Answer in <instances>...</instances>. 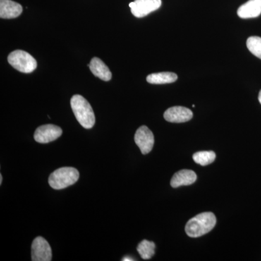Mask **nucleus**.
Returning a JSON list of instances; mask_svg holds the SVG:
<instances>
[{
    "mask_svg": "<svg viewBox=\"0 0 261 261\" xmlns=\"http://www.w3.org/2000/svg\"><path fill=\"white\" fill-rule=\"evenodd\" d=\"M8 61L13 68L21 73H32L37 67L35 58L27 51L20 49L12 51L8 56Z\"/></svg>",
    "mask_w": 261,
    "mask_h": 261,
    "instance_id": "4",
    "label": "nucleus"
},
{
    "mask_svg": "<svg viewBox=\"0 0 261 261\" xmlns=\"http://www.w3.org/2000/svg\"><path fill=\"white\" fill-rule=\"evenodd\" d=\"M70 106L79 123L87 129H90L95 123V116L88 101L80 94H75L70 99Z\"/></svg>",
    "mask_w": 261,
    "mask_h": 261,
    "instance_id": "1",
    "label": "nucleus"
},
{
    "mask_svg": "<svg viewBox=\"0 0 261 261\" xmlns=\"http://www.w3.org/2000/svg\"><path fill=\"white\" fill-rule=\"evenodd\" d=\"M123 261H132L134 260L133 259L130 258L129 257H123V259H122Z\"/></svg>",
    "mask_w": 261,
    "mask_h": 261,
    "instance_id": "18",
    "label": "nucleus"
},
{
    "mask_svg": "<svg viewBox=\"0 0 261 261\" xmlns=\"http://www.w3.org/2000/svg\"><path fill=\"white\" fill-rule=\"evenodd\" d=\"M88 65L92 73L100 80L105 81V82H108L112 78V73H111V70L99 58H92L90 64Z\"/></svg>",
    "mask_w": 261,
    "mask_h": 261,
    "instance_id": "13",
    "label": "nucleus"
},
{
    "mask_svg": "<svg viewBox=\"0 0 261 261\" xmlns=\"http://www.w3.org/2000/svg\"><path fill=\"white\" fill-rule=\"evenodd\" d=\"M21 5L12 0H0V18L11 19L18 18L21 15Z\"/></svg>",
    "mask_w": 261,
    "mask_h": 261,
    "instance_id": "10",
    "label": "nucleus"
},
{
    "mask_svg": "<svg viewBox=\"0 0 261 261\" xmlns=\"http://www.w3.org/2000/svg\"><path fill=\"white\" fill-rule=\"evenodd\" d=\"M216 224V216L211 212H204L190 219L185 226V231L190 238H199L210 232Z\"/></svg>",
    "mask_w": 261,
    "mask_h": 261,
    "instance_id": "2",
    "label": "nucleus"
},
{
    "mask_svg": "<svg viewBox=\"0 0 261 261\" xmlns=\"http://www.w3.org/2000/svg\"><path fill=\"white\" fill-rule=\"evenodd\" d=\"M2 183H3V176L0 175V185H2Z\"/></svg>",
    "mask_w": 261,
    "mask_h": 261,
    "instance_id": "20",
    "label": "nucleus"
},
{
    "mask_svg": "<svg viewBox=\"0 0 261 261\" xmlns=\"http://www.w3.org/2000/svg\"><path fill=\"white\" fill-rule=\"evenodd\" d=\"M247 47L252 55L261 60V37H249L247 40Z\"/></svg>",
    "mask_w": 261,
    "mask_h": 261,
    "instance_id": "17",
    "label": "nucleus"
},
{
    "mask_svg": "<svg viewBox=\"0 0 261 261\" xmlns=\"http://www.w3.org/2000/svg\"><path fill=\"white\" fill-rule=\"evenodd\" d=\"M197 180V175L192 170H181L173 175L171 181V186L177 188L181 186L192 185Z\"/></svg>",
    "mask_w": 261,
    "mask_h": 261,
    "instance_id": "12",
    "label": "nucleus"
},
{
    "mask_svg": "<svg viewBox=\"0 0 261 261\" xmlns=\"http://www.w3.org/2000/svg\"><path fill=\"white\" fill-rule=\"evenodd\" d=\"M135 143L140 147L142 154H148L153 148L154 138L153 134L148 127L142 126L137 129L135 136Z\"/></svg>",
    "mask_w": 261,
    "mask_h": 261,
    "instance_id": "7",
    "label": "nucleus"
},
{
    "mask_svg": "<svg viewBox=\"0 0 261 261\" xmlns=\"http://www.w3.org/2000/svg\"><path fill=\"white\" fill-rule=\"evenodd\" d=\"M154 250H155V245L153 242L146 240H142L137 247V251L144 260L152 258L154 255Z\"/></svg>",
    "mask_w": 261,
    "mask_h": 261,
    "instance_id": "15",
    "label": "nucleus"
},
{
    "mask_svg": "<svg viewBox=\"0 0 261 261\" xmlns=\"http://www.w3.org/2000/svg\"><path fill=\"white\" fill-rule=\"evenodd\" d=\"M216 159V153L213 151H200L193 154L194 161L200 166H205L212 163Z\"/></svg>",
    "mask_w": 261,
    "mask_h": 261,
    "instance_id": "16",
    "label": "nucleus"
},
{
    "mask_svg": "<svg viewBox=\"0 0 261 261\" xmlns=\"http://www.w3.org/2000/svg\"><path fill=\"white\" fill-rule=\"evenodd\" d=\"M161 0H135L129 4L132 14L137 18H143L161 8Z\"/></svg>",
    "mask_w": 261,
    "mask_h": 261,
    "instance_id": "5",
    "label": "nucleus"
},
{
    "mask_svg": "<svg viewBox=\"0 0 261 261\" xmlns=\"http://www.w3.org/2000/svg\"><path fill=\"white\" fill-rule=\"evenodd\" d=\"M258 100H259V102H260V103L261 104V90L260 91V92H259Z\"/></svg>",
    "mask_w": 261,
    "mask_h": 261,
    "instance_id": "19",
    "label": "nucleus"
},
{
    "mask_svg": "<svg viewBox=\"0 0 261 261\" xmlns=\"http://www.w3.org/2000/svg\"><path fill=\"white\" fill-rule=\"evenodd\" d=\"M80 178V173L75 168L63 167L58 168L51 173L49 184L55 190H63L74 185Z\"/></svg>",
    "mask_w": 261,
    "mask_h": 261,
    "instance_id": "3",
    "label": "nucleus"
},
{
    "mask_svg": "<svg viewBox=\"0 0 261 261\" xmlns=\"http://www.w3.org/2000/svg\"><path fill=\"white\" fill-rule=\"evenodd\" d=\"M63 130L59 126L53 124H46L39 126L34 133V140L41 144H47L59 138Z\"/></svg>",
    "mask_w": 261,
    "mask_h": 261,
    "instance_id": "6",
    "label": "nucleus"
},
{
    "mask_svg": "<svg viewBox=\"0 0 261 261\" xmlns=\"http://www.w3.org/2000/svg\"><path fill=\"white\" fill-rule=\"evenodd\" d=\"M32 260L33 261H50L51 249L47 240L38 237L32 245Z\"/></svg>",
    "mask_w": 261,
    "mask_h": 261,
    "instance_id": "8",
    "label": "nucleus"
},
{
    "mask_svg": "<svg viewBox=\"0 0 261 261\" xmlns=\"http://www.w3.org/2000/svg\"><path fill=\"white\" fill-rule=\"evenodd\" d=\"M193 116L191 110L181 106L168 108L164 113V118L171 123H185L190 121Z\"/></svg>",
    "mask_w": 261,
    "mask_h": 261,
    "instance_id": "9",
    "label": "nucleus"
},
{
    "mask_svg": "<svg viewBox=\"0 0 261 261\" xmlns=\"http://www.w3.org/2000/svg\"><path fill=\"white\" fill-rule=\"evenodd\" d=\"M178 76L176 73L171 72H162V73H152L147 75V81L152 84H171L177 80Z\"/></svg>",
    "mask_w": 261,
    "mask_h": 261,
    "instance_id": "14",
    "label": "nucleus"
},
{
    "mask_svg": "<svg viewBox=\"0 0 261 261\" xmlns=\"http://www.w3.org/2000/svg\"><path fill=\"white\" fill-rule=\"evenodd\" d=\"M260 14L261 0H249L238 10V16L243 19L257 18Z\"/></svg>",
    "mask_w": 261,
    "mask_h": 261,
    "instance_id": "11",
    "label": "nucleus"
}]
</instances>
